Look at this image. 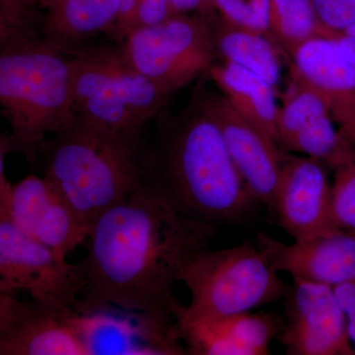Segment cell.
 Here are the masks:
<instances>
[{"mask_svg": "<svg viewBox=\"0 0 355 355\" xmlns=\"http://www.w3.org/2000/svg\"><path fill=\"white\" fill-rule=\"evenodd\" d=\"M216 233V225L184 216L141 184L93 224L78 263L83 287L74 310L116 307L176 324L184 306L175 284Z\"/></svg>", "mask_w": 355, "mask_h": 355, "instance_id": "cell-1", "label": "cell"}, {"mask_svg": "<svg viewBox=\"0 0 355 355\" xmlns=\"http://www.w3.org/2000/svg\"><path fill=\"white\" fill-rule=\"evenodd\" d=\"M154 121L142 187L196 220L216 225L241 218L256 200L236 169L220 128L195 93L179 113L164 109Z\"/></svg>", "mask_w": 355, "mask_h": 355, "instance_id": "cell-2", "label": "cell"}, {"mask_svg": "<svg viewBox=\"0 0 355 355\" xmlns=\"http://www.w3.org/2000/svg\"><path fill=\"white\" fill-rule=\"evenodd\" d=\"M37 11L0 14V105L10 125L0 144L40 160L44 140L73 118L69 57L42 36Z\"/></svg>", "mask_w": 355, "mask_h": 355, "instance_id": "cell-3", "label": "cell"}, {"mask_svg": "<svg viewBox=\"0 0 355 355\" xmlns=\"http://www.w3.org/2000/svg\"><path fill=\"white\" fill-rule=\"evenodd\" d=\"M142 135L116 132L76 114L41 146L51 180L90 232L103 214L141 187Z\"/></svg>", "mask_w": 355, "mask_h": 355, "instance_id": "cell-4", "label": "cell"}, {"mask_svg": "<svg viewBox=\"0 0 355 355\" xmlns=\"http://www.w3.org/2000/svg\"><path fill=\"white\" fill-rule=\"evenodd\" d=\"M69 57L74 113L116 132L142 135L170 97L128 62L120 44H93Z\"/></svg>", "mask_w": 355, "mask_h": 355, "instance_id": "cell-5", "label": "cell"}, {"mask_svg": "<svg viewBox=\"0 0 355 355\" xmlns=\"http://www.w3.org/2000/svg\"><path fill=\"white\" fill-rule=\"evenodd\" d=\"M277 272L252 243L217 251L202 250L180 275V282L190 291L191 301L178 316V331L196 322L248 312L286 297L289 287Z\"/></svg>", "mask_w": 355, "mask_h": 355, "instance_id": "cell-6", "label": "cell"}, {"mask_svg": "<svg viewBox=\"0 0 355 355\" xmlns=\"http://www.w3.org/2000/svg\"><path fill=\"white\" fill-rule=\"evenodd\" d=\"M121 46L130 65L169 96L209 73L217 58L209 18L198 14H175L132 32Z\"/></svg>", "mask_w": 355, "mask_h": 355, "instance_id": "cell-7", "label": "cell"}, {"mask_svg": "<svg viewBox=\"0 0 355 355\" xmlns=\"http://www.w3.org/2000/svg\"><path fill=\"white\" fill-rule=\"evenodd\" d=\"M83 287L78 263H67L0 214V292H27L33 300L69 313Z\"/></svg>", "mask_w": 355, "mask_h": 355, "instance_id": "cell-8", "label": "cell"}, {"mask_svg": "<svg viewBox=\"0 0 355 355\" xmlns=\"http://www.w3.org/2000/svg\"><path fill=\"white\" fill-rule=\"evenodd\" d=\"M6 155L0 149V214L8 217L26 235L67 259L84 245L88 229L48 178L28 175L11 184L4 174Z\"/></svg>", "mask_w": 355, "mask_h": 355, "instance_id": "cell-9", "label": "cell"}, {"mask_svg": "<svg viewBox=\"0 0 355 355\" xmlns=\"http://www.w3.org/2000/svg\"><path fill=\"white\" fill-rule=\"evenodd\" d=\"M65 320L85 345L88 355L188 354L177 324L159 321L142 313L116 307L91 312L73 310Z\"/></svg>", "mask_w": 355, "mask_h": 355, "instance_id": "cell-10", "label": "cell"}, {"mask_svg": "<svg viewBox=\"0 0 355 355\" xmlns=\"http://www.w3.org/2000/svg\"><path fill=\"white\" fill-rule=\"evenodd\" d=\"M202 89L198 88L195 94L220 128L248 191L256 202L273 209L282 165L288 154L240 116L223 95Z\"/></svg>", "mask_w": 355, "mask_h": 355, "instance_id": "cell-11", "label": "cell"}, {"mask_svg": "<svg viewBox=\"0 0 355 355\" xmlns=\"http://www.w3.org/2000/svg\"><path fill=\"white\" fill-rule=\"evenodd\" d=\"M286 297V323L280 334L287 354H355L333 287L294 280Z\"/></svg>", "mask_w": 355, "mask_h": 355, "instance_id": "cell-12", "label": "cell"}, {"mask_svg": "<svg viewBox=\"0 0 355 355\" xmlns=\"http://www.w3.org/2000/svg\"><path fill=\"white\" fill-rule=\"evenodd\" d=\"M328 166L316 158L287 155L277 196L280 226L294 241L331 234L336 227L331 214V184Z\"/></svg>", "mask_w": 355, "mask_h": 355, "instance_id": "cell-13", "label": "cell"}, {"mask_svg": "<svg viewBox=\"0 0 355 355\" xmlns=\"http://www.w3.org/2000/svg\"><path fill=\"white\" fill-rule=\"evenodd\" d=\"M293 86L277 114L280 147L322 161L336 170L352 155L355 146L334 127L323 96L292 72Z\"/></svg>", "mask_w": 355, "mask_h": 355, "instance_id": "cell-14", "label": "cell"}, {"mask_svg": "<svg viewBox=\"0 0 355 355\" xmlns=\"http://www.w3.org/2000/svg\"><path fill=\"white\" fill-rule=\"evenodd\" d=\"M69 313L0 292V354L88 355Z\"/></svg>", "mask_w": 355, "mask_h": 355, "instance_id": "cell-15", "label": "cell"}, {"mask_svg": "<svg viewBox=\"0 0 355 355\" xmlns=\"http://www.w3.org/2000/svg\"><path fill=\"white\" fill-rule=\"evenodd\" d=\"M256 239L273 268L293 280L334 288L355 279V232L340 230L289 245L265 233H258Z\"/></svg>", "mask_w": 355, "mask_h": 355, "instance_id": "cell-16", "label": "cell"}, {"mask_svg": "<svg viewBox=\"0 0 355 355\" xmlns=\"http://www.w3.org/2000/svg\"><path fill=\"white\" fill-rule=\"evenodd\" d=\"M292 71L323 96L340 132L355 146V64L345 57L336 39L306 42L291 58Z\"/></svg>", "mask_w": 355, "mask_h": 355, "instance_id": "cell-17", "label": "cell"}, {"mask_svg": "<svg viewBox=\"0 0 355 355\" xmlns=\"http://www.w3.org/2000/svg\"><path fill=\"white\" fill-rule=\"evenodd\" d=\"M120 0H53L42 18V36L71 55L84 42L107 34L118 17Z\"/></svg>", "mask_w": 355, "mask_h": 355, "instance_id": "cell-18", "label": "cell"}, {"mask_svg": "<svg viewBox=\"0 0 355 355\" xmlns=\"http://www.w3.org/2000/svg\"><path fill=\"white\" fill-rule=\"evenodd\" d=\"M209 74L232 108L280 147L277 123L279 107L275 87L254 72L231 62L212 65Z\"/></svg>", "mask_w": 355, "mask_h": 355, "instance_id": "cell-19", "label": "cell"}, {"mask_svg": "<svg viewBox=\"0 0 355 355\" xmlns=\"http://www.w3.org/2000/svg\"><path fill=\"white\" fill-rule=\"evenodd\" d=\"M217 57L244 67L273 87L279 83L280 49L270 36L228 23L218 14L209 16Z\"/></svg>", "mask_w": 355, "mask_h": 355, "instance_id": "cell-20", "label": "cell"}, {"mask_svg": "<svg viewBox=\"0 0 355 355\" xmlns=\"http://www.w3.org/2000/svg\"><path fill=\"white\" fill-rule=\"evenodd\" d=\"M340 35L324 27L312 0H270V38L291 58L310 40L336 39Z\"/></svg>", "mask_w": 355, "mask_h": 355, "instance_id": "cell-21", "label": "cell"}, {"mask_svg": "<svg viewBox=\"0 0 355 355\" xmlns=\"http://www.w3.org/2000/svg\"><path fill=\"white\" fill-rule=\"evenodd\" d=\"M230 336L250 352V355L268 354V345L279 335L284 323L272 313L248 312L218 318Z\"/></svg>", "mask_w": 355, "mask_h": 355, "instance_id": "cell-22", "label": "cell"}, {"mask_svg": "<svg viewBox=\"0 0 355 355\" xmlns=\"http://www.w3.org/2000/svg\"><path fill=\"white\" fill-rule=\"evenodd\" d=\"M175 15L170 0H120L118 17L107 36L121 44L128 35Z\"/></svg>", "mask_w": 355, "mask_h": 355, "instance_id": "cell-23", "label": "cell"}, {"mask_svg": "<svg viewBox=\"0 0 355 355\" xmlns=\"http://www.w3.org/2000/svg\"><path fill=\"white\" fill-rule=\"evenodd\" d=\"M331 214L336 227L355 232V149L335 170L331 184Z\"/></svg>", "mask_w": 355, "mask_h": 355, "instance_id": "cell-24", "label": "cell"}, {"mask_svg": "<svg viewBox=\"0 0 355 355\" xmlns=\"http://www.w3.org/2000/svg\"><path fill=\"white\" fill-rule=\"evenodd\" d=\"M214 3L216 13L230 24L270 36V0H214Z\"/></svg>", "mask_w": 355, "mask_h": 355, "instance_id": "cell-25", "label": "cell"}, {"mask_svg": "<svg viewBox=\"0 0 355 355\" xmlns=\"http://www.w3.org/2000/svg\"><path fill=\"white\" fill-rule=\"evenodd\" d=\"M320 21L336 34L355 24V0H312Z\"/></svg>", "mask_w": 355, "mask_h": 355, "instance_id": "cell-26", "label": "cell"}, {"mask_svg": "<svg viewBox=\"0 0 355 355\" xmlns=\"http://www.w3.org/2000/svg\"><path fill=\"white\" fill-rule=\"evenodd\" d=\"M338 304L347 319V331L355 352V279L334 287Z\"/></svg>", "mask_w": 355, "mask_h": 355, "instance_id": "cell-27", "label": "cell"}, {"mask_svg": "<svg viewBox=\"0 0 355 355\" xmlns=\"http://www.w3.org/2000/svg\"><path fill=\"white\" fill-rule=\"evenodd\" d=\"M174 14H198L209 16L216 14L214 0H170Z\"/></svg>", "mask_w": 355, "mask_h": 355, "instance_id": "cell-28", "label": "cell"}, {"mask_svg": "<svg viewBox=\"0 0 355 355\" xmlns=\"http://www.w3.org/2000/svg\"><path fill=\"white\" fill-rule=\"evenodd\" d=\"M336 41L345 57L355 64V24L345 30Z\"/></svg>", "mask_w": 355, "mask_h": 355, "instance_id": "cell-29", "label": "cell"}, {"mask_svg": "<svg viewBox=\"0 0 355 355\" xmlns=\"http://www.w3.org/2000/svg\"><path fill=\"white\" fill-rule=\"evenodd\" d=\"M20 3L28 9L37 10L38 8H46L53 0H19Z\"/></svg>", "mask_w": 355, "mask_h": 355, "instance_id": "cell-30", "label": "cell"}]
</instances>
